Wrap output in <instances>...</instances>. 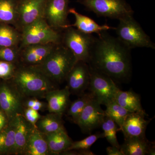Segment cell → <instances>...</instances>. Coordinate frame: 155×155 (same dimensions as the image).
<instances>
[{"label": "cell", "instance_id": "6da1fadb", "mask_svg": "<svg viewBox=\"0 0 155 155\" xmlns=\"http://www.w3.org/2000/svg\"><path fill=\"white\" fill-rule=\"evenodd\" d=\"M107 31L97 34L88 64L115 82H127L132 74L131 49Z\"/></svg>", "mask_w": 155, "mask_h": 155}, {"label": "cell", "instance_id": "7a4b0ae2", "mask_svg": "<svg viewBox=\"0 0 155 155\" xmlns=\"http://www.w3.org/2000/svg\"><path fill=\"white\" fill-rule=\"evenodd\" d=\"M11 81L26 97L45 98L58 84L34 66L19 64Z\"/></svg>", "mask_w": 155, "mask_h": 155}, {"label": "cell", "instance_id": "3957f363", "mask_svg": "<svg viewBox=\"0 0 155 155\" xmlns=\"http://www.w3.org/2000/svg\"><path fill=\"white\" fill-rule=\"evenodd\" d=\"M76 62V58L72 52L61 43L56 45L41 64L34 67L59 84L66 81L67 75Z\"/></svg>", "mask_w": 155, "mask_h": 155}, {"label": "cell", "instance_id": "277c9868", "mask_svg": "<svg viewBox=\"0 0 155 155\" xmlns=\"http://www.w3.org/2000/svg\"><path fill=\"white\" fill-rule=\"evenodd\" d=\"M115 28L117 38L127 48H146L155 49V45L134 18L133 15L119 19Z\"/></svg>", "mask_w": 155, "mask_h": 155}, {"label": "cell", "instance_id": "5b68a950", "mask_svg": "<svg viewBox=\"0 0 155 155\" xmlns=\"http://www.w3.org/2000/svg\"><path fill=\"white\" fill-rule=\"evenodd\" d=\"M96 37L70 27L62 31V44L73 54L77 61L88 63Z\"/></svg>", "mask_w": 155, "mask_h": 155}, {"label": "cell", "instance_id": "8992f818", "mask_svg": "<svg viewBox=\"0 0 155 155\" xmlns=\"http://www.w3.org/2000/svg\"><path fill=\"white\" fill-rule=\"evenodd\" d=\"M62 31L52 28L44 18L38 19L22 31L19 49L30 45L61 44Z\"/></svg>", "mask_w": 155, "mask_h": 155}, {"label": "cell", "instance_id": "52a82bcc", "mask_svg": "<svg viewBox=\"0 0 155 155\" xmlns=\"http://www.w3.org/2000/svg\"><path fill=\"white\" fill-rule=\"evenodd\" d=\"M98 17L119 19L133 15L134 11L126 0H78Z\"/></svg>", "mask_w": 155, "mask_h": 155}, {"label": "cell", "instance_id": "ba28073f", "mask_svg": "<svg viewBox=\"0 0 155 155\" xmlns=\"http://www.w3.org/2000/svg\"><path fill=\"white\" fill-rule=\"evenodd\" d=\"M4 81L5 83L0 85V109L10 121L18 114H23L27 97L11 80Z\"/></svg>", "mask_w": 155, "mask_h": 155}, {"label": "cell", "instance_id": "9c48e42d", "mask_svg": "<svg viewBox=\"0 0 155 155\" xmlns=\"http://www.w3.org/2000/svg\"><path fill=\"white\" fill-rule=\"evenodd\" d=\"M90 69L91 78L88 90L95 99L101 105L106 106L115 100L119 88L116 82L108 75L90 67Z\"/></svg>", "mask_w": 155, "mask_h": 155}, {"label": "cell", "instance_id": "30bf717a", "mask_svg": "<svg viewBox=\"0 0 155 155\" xmlns=\"http://www.w3.org/2000/svg\"><path fill=\"white\" fill-rule=\"evenodd\" d=\"M47 0H18V18L14 27L22 32L24 28L38 19L44 18Z\"/></svg>", "mask_w": 155, "mask_h": 155}, {"label": "cell", "instance_id": "8fae6325", "mask_svg": "<svg viewBox=\"0 0 155 155\" xmlns=\"http://www.w3.org/2000/svg\"><path fill=\"white\" fill-rule=\"evenodd\" d=\"M69 0H47L44 19L51 27L62 31L69 25L68 20Z\"/></svg>", "mask_w": 155, "mask_h": 155}, {"label": "cell", "instance_id": "7c38bea8", "mask_svg": "<svg viewBox=\"0 0 155 155\" xmlns=\"http://www.w3.org/2000/svg\"><path fill=\"white\" fill-rule=\"evenodd\" d=\"M90 69L89 64L83 61L76 62L67 75V86L71 94L80 97L88 90L90 82Z\"/></svg>", "mask_w": 155, "mask_h": 155}, {"label": "cell", "instance_id": "4fadbf2b", "mask_svg": "<svg viewBox=\"0 0 155 155\" xmlns=\"http://www.w3.org/2000/svg\"><path fill=\"white\" fill-rule=\"evenodd\" d=\"M101 105L94 99L87 104L81 114L77 122L83 133L90 134L96 128L101 127L106 116Z\"/></svg>", "mask_w": 155, "mask_h": 155}, {"label": "cell", "instance_id": "5bb4252c", "mask_svg": "<svg viewBox=\"0 0 155 155\" xmlns=\"http://www.w3.org/2000/svg\"><path fill=\"white\" fill-rule=\"evenodd\" d=\"M58 44L28 45L20 48V64L36 66L41 64Z\"/></svg>", "mask_w": 155, "mask_h": 155}, {"label": "cell", "instance_id": "9a60e30c", "mask_svg": "<svg viewBox=\"0 0 155 155\" xmlns=\"http://www.w3.org/2000/svg\"><path fill=\"white\" fill-rule=\"evenodd\" d=\"M146 116L135 113H130L127 115L120 129L125 138L146 137L147 126L150 122V120L145 119Z\"/></svg>", "mask_w": 155, "mask_h": 155}, {"label": "cell", "instance_id": "2e32d148", "mask_svg": "<svg viewBox=\"0 0 155 155\" xmlns=\"http://www.w3.org/2000/svg\"><path fill=\"white\" fill-rule=\"evenodd\" d=\"M69 89L67 86L60 89H55L46 95L47 110L49 113L64 115L70 103Z\"/></svg>", "mask_w": 155, "mask_h": 155}, {"label": "cell", "instance_id": "e0dca14e", "mask_svg": "<svg viewBox=\"0 0 155 155\" xmlns=\"http://www.w3.org/2000/svg\"><path fill=\"white\" fill-rule=\"evenodd\" d=\"M120 150L124 155H155V143L146 137L125 138Z\"/></svg>", "mask_w": 155, "mask_h": 155}, {"label": "cell", "instance_id": "ac0fdd59", "mask_svg": "<svg viewBox=\"0 0 155 155\" xmlns=\"http://www.w3.org/2000/svg\"><path fill=\"white\" fill-rule=\"evenodd\" d=\"M14 121L15 144L12 155H22L29 134L35 127L25 119L22 114L17 115L14 118Z\"/></svg>", "mask_w": 155, "mask_h": 155}, {"label": "cell", "instance_id": "d6986e66", "mask_svg": "<svg viewBox=\"0 0 155 155\" xmlns=\"http://www.w3.org/2000/svg\"><path fill=\"white\" fill-rule=\"evenodd\" d=\"M69 14H73L75 17V23L67 25V28L75 27L77 29L84 33L92 34L93 33H99L104 31L115 29L114 27H111L107 24L101 25L98 24L95 21L87 16H84L78 12L75 8H70Z\"/></svg>", "mask_w": 155, "mask_h": 155}, {"label": "cell", "instance_id": "ffe728a7", "mask_svg": "<svg viewBox=\"0 0 155 155\" xmlns=\"http://www.w3.org/2000/svg\"><path fill=\"white\" fill-rule=\"evenodd\" d=\"M45 134L34 127L29 134L22 155H51Z\"/></svg>", "mask_w": 155, "mask_h": 155}, {"label": "cell", "instance_id": "44dd1931", "mask_svg": "<svg viewBox=\"0 0 155 155\" xmlns=\"http://www.w3.org/2000/svg\"><path fill=\"white\" fill-rule=\"evenodd\" d=\"M115 100L120 106L131 113H139L148 116L142 107L139 95L132 91H122L119 89Z\"/></svg>", "mask_w": 155, "mask_h": 155}, {"label": "cell", "instance_id": "7402d4cb", "mask_svg": "<svg viewBox=\"0 0 155 155\" xmlns=\"http://www.w3.org/2000/svg\"><path fill=\"white\" fill-rule=\"evenodd\" d=\"M45 134L51 154H61L70 147L73 142L66 129Z\"/></svg>", "mask_w": 155, "mask_h": 155}, {"label": "cell", "instance_id": "603a6c76", "mask_svg": "<svg viewBox=\"0 0 155 155\" xmlns=\"http://www.w3.org/2000/svg\"><path fill=\"white\" fill-rule=\"evenodd\" d=\"M63 115L49 113L45 116H42L37 122V128L45 134L65 129L63 119Z\"/></svg>", "mask_w": 155, "mask_h": 155}, {"label": "cell", "instance_id": "cb8c5ba5", "mask_svg": "<svg viewBox=\"0 0 155 155\" xmlns=\"http://www.w3.org/2000/svg\"><path fill=\"white\" fill-rule=\"evenodd\" d=\"M18 0H0V23L14 27L18 18Z\"/></svg>", "mask_w": 155, "mask_h": 155}, {"label": "cell", "instance_id": "d4e9b609", "mask_svg": "<svg viewBox=\"0 0 155 155\" xmlns=\"http://www.w3.org/2000/svg\"><path fill=\"white\" fill-rule=\"evenodd\" d=\"M21 40V32L14 26L0 23V47H19Z\"/></svg>", "mask_w": 155, "mask_h": 155}, {"label": "cell", "instance_id": "484cf974", "mask_svg": "<svg viewBox=\"0 0 155 155\" xmlns=\"http://www.w3.org/2000/svg\"><path fill=\"white\" fill-rule=\"evenodd\" d=\"M15 134L14 118L5 129L0 131V154L12 155L15 144Z\"/></svg>", "mask_w": 155, "mask_h": 155}, {"label": "cell", "instance_id": "4316f807", "mask_svg": "<svg viewBox=\"0 0 155 155\" xmlns=\"http://www.w3.org/2000/svg\"><path fill=\"white\" fill-rule=\"evenodd\" d=\"M95 99L91 93H85L77 99L70 102L66 112L67 116L73 123L77 124L78 118L81 112L90 102Z\"/></svg>", "mask_w": 155, "mask_h": 155}, {"label": "cell", "instance_id": "83f0119b", "mask_svg": "<svg viewBox=\"0 0 155 155\" xmlns=\"http://www.w3.org/2000/svg\"><path fill=\"white\" fill-rule=\"evenodd\" d=\"M105 106L107 107L104 111L106 116L116 122L120 130L127 115L131 112L120 106L115 100L109 103Z\"/></svg>", "mask_w": 155, "mask_h": 155}, {"label": "cell", "instance_id": "f1b7e54d", "mask_svg": "<svg viewBox=\"0 0 155 155\" xmlns=\"http://www.w3.org/2000/svg\"><path fill=\"white\" fill-rule=\"evenodd\" d=\"M104 136L112 146L120 148V145L117 140L116 133L119 130V127L114 120L106 116L101 125Z\"/></svg>", "mask_w": 155, "mask_h": 155}, {"label": "cell", "instance_id": "f546056e", "mask_svg": "<svg viewBox=\"0 0 155 155\" xmlns=\"http://www.w3.org/2000/svg\"><path fill=\"white\" fill-rule=\"evenodd\" d=\"M104 137V133L97 132L94 134H91L86 138L81 140L73 142L70 147L67 150H90L92 145L94 143L99 139ZM66 150V151H67Z\"/></svg>", "mask_w": 155, "mask_h": 155}, {"label": "cell", "instance_id": "4dcf8cb0", "mask_svg": "<svg viewBox=\"0 0 155 155\" xmlns=\"http://www.w3.org/2000/svg\"><path fill=\"white\" fill-rule=\"evenodd\" d=\"M0 61L20 64V49L19 47H0Z\"/></svg>", "mask_w": 155, "mask_h": 155}, {"label": "cell", "instance_id": "1f68e13d", "mask_svg": "<svg viewBox=\"0 0 155 155\" xmlns=\"http://www.w3.org/2000/svg\"><path fill=\"white\" fill-rule=\"evenodd\" d=\"M19 64L0 61V79L3 80L12 79Z\"/></svg>", "mask_w": 155, "mask_h": 155}, {"label": "cell", "instance_id": "d6a6232c", "mask_svg": "<svg viewBox=\"0 0 155 155\" xmlns=\"http://www.w3.org/2000/svg\"><path fill=\"white\" fill-rule=\"evenodd\" d=\"M25 108H29L38 111H44L47 110L46 102L40 101L36 97H27L25 102Z\"/></svg>", "mask_w": 155, "mask_h": 155}, {"label": "cell", "instance_id": "836d02e7", "mask_svg": "<svg viewBox=\"0 0 155 155\" xmlns=\"http://www.w3.org/2000/svg\"><path fill=\"white\" fill-rule=\"evenodd\" d=\"M22 115L29 123L35 127H37V122L42 116L38 111L29 108H25Z\"/></svg>", "mask_w": 155, "mask_h": 155}, {"label": "cell", "instance_id": "e575fe53", "mask_svg": "<svg viewBox=\"0 0 155 155\" xmlns=\"http://www.w3.org/2000/svg\"><path fill=\"white\" fill-rule=\"evenodd\" d=\"M10 121L6 114L0 109V131L5 129L8 125Z\"/></svg>", "mask_w": 155, "mask_h": 155}, {"label": "cell", "instance_id": "d590c367", "mask_svg": "<svg viewBox=\"0 0 155 155\" xmlns=\"http://www.w3.org/2000/svg\"><path fill=\"white\" fill-rule=\"evenodd\" d=\"M106 151L108 155H124L120 148L116 147H108L106 149Z\"/></svg>", "mask_w": 155, "mask_h": 155}]
</instances>
